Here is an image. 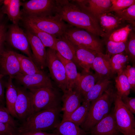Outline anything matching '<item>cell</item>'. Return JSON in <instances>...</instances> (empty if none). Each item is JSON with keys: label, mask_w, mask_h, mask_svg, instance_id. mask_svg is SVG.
<instances>
[{"label": "cell", "mask_w": 135, "mask_h": 135, "mask_svg": "<svg viewBox=\"0 0 135 135\" xmlns=\"http://www.w3.org/2000/svg\"><path fill=\"white\" fill-rule=\"evenodd\" d=\"M72 2L55 0L53 13L54 15L71 26L84 29L94 36L102 37L108 36L102 31L97 19Z\"/></svg>", "instance_id": "cell-1"}, {"label": "cell", "mask_w": 135, "mask_h": 135, "mask_svg": "<svg viewBox=\"0 0 135 135\" xmlns=\"http://www.w3.org/2000/svg\"><path fill=\"white\" fill-rule=\"evenodd\" d=\"M61 108L60 107L34 113L18 127L16 133L44 132L56 129L60 122Z\"/></svg>", "instance_id": "cell-2"}, {"label": "cell", "mask_w": 135, "mask_h": 135, "mask_svg": "<svg viewBox=\"0 0 135 135\" xmlns=\"http://www.w3.org/2000/svg\"><path fill=\"white\" fill-rule=\"evenodd\" d=\"M114 90L110 86L96 100L90 102L85 120L80 126L86 132L110 112L113 102Z\"/></svg>", "instance_id": "cell-3"}, {"label": "cell", "mask_w": 135, "mask_h": 135, "mask_svg": "<svg viewBox=\"0 0 135 135\" xmlns=\"http://www.w3.org/2000/svg\"><path fill=\"white\" fill-rule=\"evenodd\" d=\"M22 17L21 20L23 22L31 24L40 30L56 38L64 35L66 30L72 26L66 23L55 15Z\"/></svg>", "instance_id": "cell-4"}, {"label": "cell", "mask_w": 135, "mask_h": 135, "mask_svg": "<svg viewBox=\"0 0 135 135\" xmlns=\"http://www.w3.org/2000/svg\"><path fill=\"white\" fill-rule=\"evenodd\" d=\"M28 90L32 98L34 113L43 110L60 107L61 98L53 87Z\"/></svg>", "instance_id": "cell-5"}, {"label": "cell", "mask_w": 135, "mask_h": 135, "mask_svg": "<svg viewBox=\"0 0 135 135\" xmlns=\"http://www.w3.org/2000/svg\"><path fill=\"white\" fill-rule=\"evenodd\" d=\"M114 114L117 128L124 135H135V121L133 115L122 101L121 97L114 92Z\"/></svg>", "instance_id": "cell-6"}, {"label": "cell", "mask_w": 135, "mask_h": 135, "mask_svg": "<svg viewBox=\"0 0 135 135\" xmlns=\"http://www.w3.org/2000/svg\"><path fill=\"white\" fill-rule=\"evenodd\" d=\"M64 35L76 46H80L102 53L101 42L92 34L72 26L69 28Z\"/></svg>", "instance_id": "cell-7"}, {"label": "cell", "mask_w": 135, "mask_h": 135, "mask_svg": "<svg viewBox=\"0 0 135 135\" xmlns=\"http://www.w3.org/2000/svg\"><path fill=\"white\" fill-rule=\"evenodd\" d=\"M46 65L52 78L63 92L67 90V80L64 65L58 57L56 51L48 48L46 50Z\"/></svg>", "instance_id": "cell-8"}, {"label": "cell", "mask_w": 135, "mask_h": 135, "mask_svg": "<svg viewBox=\"0 0 135 135\" xmlns=\"http://www.w3.org/2000/svg\"><path fill=\"white\" fill-rule=\"evenodd\" d=\"M6 40L12 47L26 54L35 63L27 36L18 24H12L9 26Z\"/></svg>", "instance_id": "cell-9"}, {"label": "cell", "mask_w": 135, "mask_h": 135, "mask_svg": "<svg viewBox=\"0 0 135 135\" xmlns=\"http://www.w3.org/2000/svg\"><path fill=\"white\" fill-rule=\"evenodd\" d=\"M22 16H41L54 13L55 0H30L21 2Z\"/></svg>", "instance_id": "cell-10"}, {"label": "cell", "mask_w": 135, "mask_h": 135, "mask_svg": "<svg viewBox=\"0 0 135 135\" xmlns=\"http://www.w3.org/2000/svg\"><path fill=\"white\" fill-rule=\"evenodd\" d=\"M18 96L14 106L17 118L22 122L34 113L29 90L22 86L16 87Z\"/></svg>", "instance_id": "cell-11"}, {"label": "cell", "mask_w": 135, "mask_h": 135, "mask_svg": "<svg viewBox=\"0 0 135 135\" xmlns=\"http://www.w3.org/2000/svg\"><path fill=\"white\" fill-rule=\"evenodd\" d=\"M17 80L28 90L44 87H53L50 78L42 71L32 74H26L20 73L14 76Z\"/></svg>", "instance_id": "cell-12"}, {"label": "cell", "mask_w": 135, "mask_h": 135, "mask_svg": "<svg viewBox=\"0 0 135 135\" xmlns=\"http://www.w3.org/2000/svg\"><path fill=\"white\" fill-rule=\"evenodd\" d=\"M0 73L4 76H8L12 78L16 75L22 74L16 52L4 49L0 55Z\"/></svg>", "instance_id": "cell-13"}, {"label": "cell", "mask_w": 135, "mask_h": 135, "mask_svg": "<svg viewBox=\"0 0 135 135\" xmlns=\"http://www.w3.org/2000/svg\"><path fill=\"white\" fill-rule=\"evenodd\" d=\"M72 1L82 10L91 15L97 20L100 15L107 11L112 4L110 0H77Z\"/></svg>", "instance_id": "cell-14"}, {"label": "cell", "mask_w": 135, "mask_h": 135, "mask_svg": "<svg viewBox=\"0 0 135 135\" xmlns=\"http://www.w3.org/2000/svg\"><path fill=\"white\" fill-rule=\"evenodd\" d=\"M25 32L28 38L35 62L41 70H43L46 66V47L39 38L32 32L27 30Z\"/></svg>", "instance_id": "cell-15"}, {"label": "cell", "mask_w": 135, "mask_h": 135, "mask_svg": "<svg viewBox=\"0 0 135 135\" xmlns=\"http://www.w3.org/2000/svg\"><path fill=\"white\" fill-rule=\"evenodd\" d=\"M61 98L63 106L61 110L63 112L62 119L66 118L81 105L83 97L78 91L73 89H67L63 92Z\"/></svg>", "instance_id": "cell-16"}, {"label": "cell", "mask_w": 135, "mask_h": 135, "mask_svg": "<svg viewBox=\"0 0 135 135\" xmlns=\"http://www.w3.org/2000/svg\"><path fill=\"white\" fill-rule=\"evenodd\" d=\"M89 133L90 135H118L120 132L117 127L114 112H110Z\"/></svg>", "instance_id": "cell-17"}, {"label": "cell", "mask_w": 135, "mask_h": 135, "mask_svg": "<svg viewBox=\"0 0 135 135\" xmlns=\"http://www.w3.org/2000/svg\"><path fill=\"white\" fill-rule=\"evenodd\" d=\"M110 58L107 54L100 52L95 57L92 69L95 72L98 80L101 79L110 78L113 74L110 62Z\"/></svg>", "instance_id": "cell-18"}, {"label": "cell", "mask_w": 135, "mask_h": 135, "mask_svg": "<svg viewBox=\"0 0 135 135\" xmlns=\"http://www.w3.org/2000/svg\"><path fill=\"white\" fill-rule=\"evenodd\" d=\"M76 46L77 65L86 71H90V69L92 68L94 60L99 52L82 46Z\"/></svg>", "instance_id": "cell-19"}, {"label": "cell", "mask_w": 135, "mask_h": 135, "mask_svg": "<svg viewBox=\"0 0 135 135\" xmlns=\"http://www.w3.org/2000/svg\"><path fill=\"white\" fill-rule=\"evenodd\" d=\"M76 46L64 35L57 38L55 50L64 58L77 65L76 56Z\"/></svg>", "instance_id": "cell-20"}, {"label": "cell", "mask_w": 135, "mask_h": 135, "mask_svg": "<svg viewBox=\"0 0 135 135\" xmlns=\"http://www.w3.org/2000/svg\"><path fill=\"white\" fill-rule=\"evenodd\" d=\"M97 20L102 31L108 36L118 29L124 22L116 15L110 12L101 14Z\"/></svg>", "instance_id": "cell-21"}, {"label": "cell", "mask_w": 135, "mask_h": 135, "mask_svg": "<svg viewBox=\"0 0 135 135\" xmlns=\"http://www.w3.org/2000/svg\"><path fill=\"white\" fill-rule=\"evenodd\" d=\"M21 2L19 0H5L1 10L6 14L8 19L14 24H18L22 18L20 8Z\"/></svg>", "instance_id": "cell-22"}, {"label": "cell", "mask_w": 135, "mask_h": 135, "mask_svg": "<svg viewBox=\"0 0 135 135\" xmlns=\"http://www.w3.org/2000/svg\"><path fill=\"white\" fill-rule=\"evenodd\" d=\"M57 55L63 63L65 70L67 80V90L73 89L80 78L76 65L72 61L62 56L57 52Z\"/></svg>", "instance_id": "cell-23"}, {"label": "cell", "mask_w": 135, "mask_h": 135, "mask_svg": "<svg viewBox=\"0 0 135 135\" xmlns=\"http://www.w3.org/2000/svg\"><path fill=\"white\" fill-rule=\"evenodd\" d=\"M80 74V78L74 89L80 93L84 98L93 87L98 79L95 74L90 71L88 72L84 70Z\"/></svg>", "instance_id": "cell-24"}, {"label": "cell", "mask_w": 135, "mask_h": 135, "mask_svg": "<svg viewBox=\"0 0 135 135\" xmlns=\"http://www.w3.org/2000/svg\"><path fill=\"white\" fill-rule=\"evenodd\" d=\"M110 78L98 80L84 97L83 102H90L100 97L110 86Z\"/></svg>", "instance_id": "cell-25"}, {"label": "cell", "mask_w": 135, "mask_h": 135, "mask_svg": "<svg viewBox=\"0 0 135 135\" xmlns=\"http://www.w3.org/2000/svg\"><path fill=\"white\" fill-rule=\"evenodd\" d=\"M12 79L9 77L6 84V108L13 117L18 118L15 111L14 106L18 97V92L16 87L13 83Z\"/></svg>", "instance_id": "cell-26"}, {"label": "cell", "mask_w": 135, "mask_h": 135, "mask_svg": "<svg viewBox=\"0 0 135 135\" xmlns=\"http://www.w3.org/2000/svg\"><path fill=\"white\" fill-rule=\"evenodd\" d=\"M23 23L26 30L31 32L38 37L45 47H48L49 48L55 50L57 38L40 30L31 24L26 22Z\"/></svg>", "instance_id": "cell-27"}, {"label": "cell", "mask_w": 135, "mask_h": 135, "mask_svg": "<svg viewBox=\"0 0 135 135\" xmlns=\"http://www.w3.org/2000/svg\"><path fill=\"white\" fill-rule=\"evenodd\" d=\"M55 130L58 135H88L80 126L67 121L62 120Z\"/></svg>", "instance_id": "cell-28"}, {"label": "cell", "mask_w": 135, "mask_h": 135, "mask_svg": "<svg viewBox=\"0 0 135 135\" xmlns=\"http://www.w3.org/2000/svg\"><path fill=\"white\" fill-rule=\"evenodd\" d=\"M90 102H83L82 104L70 115L62 121L72 122L80 126L84 122L86 117Z\"/></svg>", "instance_id": "cell-29"}, {"label": "cell", "mask_w": 135, "mask_h": 135, "mask_svg": "<svg viewBox=\"0 0 135 135\" xmlns=\"http://www.w3.org/2000/svg\"><path fill=\"white\" fill-rule=\"evenodd\" d=\"M19 60L22 74H32L42 71L30 58L16 52Z\"/></svg>", "instance_id": "cell-30"}, {"label": "cell", "mask_w": 135, "mask_h": 135, "mask_svg": "<svg viewBox=\"0 0 135 135\" xmlns=\"http://www.w3.org/2000/svg\"><path fill=\"white\" fill-rule=\"evenodd\" d=\"M115 80L117 94L121 97L128 96L131 90L130 86L123 71L118 74Z\"/></svg>", "instance_id": "cell-31"}, {"label": "cell", "mask_w": 135, "mask_h": 135, "mask_svg": "<svg viewBox=\"0 0 135 135\" xmlns=\"http://www.w3.org/2000/svg\"><path fill=\"white\" fill-rule=\"evenodd\" d=\"M128 59V56L122 53L116 54L111 56L110 64L113 74H118L122 72L125 67Z\"/></svg>", "instance_id": "cell-32"}, {"label": "cell", "mask_w": 135, "mask_h": 135, "mask_svg": "<svg viewBox=\"0 0 135 135\" xmlns=\"http://www.w3.org/2000/svg\"><path fill=\"white\" fill-rule=\"evenodd\" d=\"M132 30L130 25H127L112 32L110 34L108 40L116 42H126Z\"/></svg>", "instance_id": "cell-33"}, {"label": "cell", "mask_w": 135, "mask_h": 135, "mask_svg": "<svg viewBox=\"0 0 135 135\" xmlns=\"http://www.w3.org/2000/svg\"><path fill=\"white\" fill-rule=\"evenodd\" d=\"M115 12V14L123 21H127L134 25L135 4L123 10Z\"/></svg>", "instance_id": "cell-34"}, {"label": "cell", "mask_w": 135, "mask_h": 135, "mask_svg": "<svg viewBox=\"0 0 135 135\" xmlns=\"http://www.w3.org/2000/svg\"><path fill=\"white\" fill-rule=\"evenodd\" d=\"M126 42H116L108 40L106 43L107 54L110 56L122 53L126 50Z\"/></svg>", "instance_id": "cell-35"}, {"label": "cell", "mask_w": 135, "mask_h": 135, "mask_svg": "<svg viewBox=\"0 0 135 135\" xmlns=\"http://www.w3.org/2000/svg\"><path fill=\"white\" fill-rule=\"evenodd\" d=\"M0 122L9 124L16 130L18 127L17 122L11 115L6 108L0 104Z\"/></svg>", "instance_id": "cell-36"}, {"label": "cell", "mask_w": 135, "mask_h": 135, "mask_svg": "<svg viewBox=\"0 0 135 135\" xmlns=\"http://www.w3.org/2000/svg\"><path fill=\"white\" fill-rule=\"evenodd\" d=\"M111 5L105 12H114L123 10L135 4L134 0H110Z\"/></svg>", "instance_id": "cell-37"}, {"label": "cell", "mask_w": 135, "mask_h": 135, "mask_svg": "<svg viewBox=\"0 0 135 135\" xmlns=\"http://www.w3.org/2000/svg\"><path fill=\"white\" fill-rule=\"evenodd\" d=\"M123 72L126 76L130 86L131 89L134 90L135 88V68L130 65L126 66Z\"/></svg>", "instance_id": "cell-38"}, {"label": "cell", "mask_w": 135, "mask_h": 135, "mask_svg": "<svg viewBox=\"0 0 135 135\" xmlns=\"http://www.w3.org/2000/svg\"><path fill=\"white\" fill-rule=\"evenodd\" d=\"M129 54L133 61H134L135 58V38L134 35H131L129 40L127 44L125 50Z\"/></svg>", "instance_id": "cell-39"}, {"label": "cell", "mask_w": 135, "mask_h": 135, "mask_svg": "<svg viewBox=\"0 0 135 135\" xmlns=\"http://www.w3.org/2000/svg\"><path fill=\"white\" fill-rule=\"evenodd\" d=\"M124 104L133 114H135V98L126 96L121 97Z\"/></svg>", "instance_id": "cell-40"}, {"label": "cell", "mask_w": 135, "mask_h": 135, "mask_svg": "<svg viewBox=\"0 0 135 135\" xmlns=\"http://www.w3.org/2000/svg\"><path fill=\"white\" fill-rule=\"evenodd\" d=\"M7 31V27L5 24L3 23L0 29V55L4 49Z\"/></svg>", "instance_id": "cell-41"}, {"label": "cell", "mask_w": 135, "mask_h": 135, "mask_svg": "<svg viewBox=\"0 0 135 135\" xmlns=\"http://www.w3.org/2000/svg\"><path fill=\"white\" fill-rule=\"evenodd\" d=\"M11 132H16V130L9 124L0 122V135H5Z\"/></svg>", "instance_id": "cell-42"}, {"label": "cell", "mask_w": 135, "mask_h": 135, "mask_svg": "<svg viewBox=\"0 0 135 135\" xmlns=\"http://www.w3.org/2000/svg\"><path fill=\"white\" fill-rule=\"evenodd\" d=\"M16 135H58L56 133H48L43 131L21 133L16 132Z\"/></svg>", "instance_id": "cell-43"}, {"label": "cell", "mask_w": 135, "mask_h": 135, "mask_svg": "<svg viewBox=\"0 0 135 135\" xmlns=\"http://www.w3.org/2000/svg\"><path fill=\"white\" fill-rule=\"evenodd\" d=\"M4 76L0 73V100L3 102L4 99V90L6 84L3 81L2 78Z\"/></svg>", "instance_id": "cell-44"}, {"label": "cell", "mask_w": 135, "mask_h": 135, "mask_svg": "<svg viewBox=\"0 0 135 135\" xmlns=\"http://www.w3.org/2000/svg\"><path fill=\"white\" fill-rule=\"evenodd\" d=\"M4 14L2 13L1 10H0V29L3 23L2 20Z\"/></svg>", "instance_id": "cell-45"}, {"label": "cell", "mask_w": 135, "mask_h": 135, "mask_svg": "<svg viewBox=\"0 0 135 135\" xmlns=\"http://www.w3.org/2000/svg\"><path fill=\"white\" fill-rule=\"evenodd\" d=\"M5 135H16V132H11Z\"/></svg>", "instance_id": "cell-46"}, {"label": "cell", "mask_w": 135, "mask_h": 135, "mask_svg": "<svg viewBox=\"0 0 135 135\" xmlns=\"http://www.w3.org/2000/svg\"><path fill=\"white\" fill-rule=\"evenodd\" d=\"M4 0H0V4L1 3H3Z\"/></svg>", "instance_id": "cell-47"}, {"label": "cell", "mask_w": 135, "mask_h": 135, "mask_svg": "<svg viewBox=\"0 0 135 135\" xmlns=\"http://www.w3.org/2000/svg\"><path fill=\"white\" fill-rule=\"evenodd\" d=\"M2 102L0 100V102Z\"/></svg>", "instance_id": "cell-48"}]
</instances>
